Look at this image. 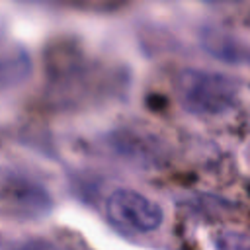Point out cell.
<instances>
[{
	"mask_svg": "<svg viewBox=\"0 0 250 250\" xmlns=\"http://www.w3.org/2000/svg\"><path fill=\"white\" fill-rule=\"evenodd\" d=\"M217 250H250V236L234 230H221L215 236Z\"/></svg>",
	"mask_w": 250,
	"mask_h": 250,
	"instance_id": "cell-6",
	"label": "cell"
},
{
	"mask_svg": "<svg viewBox=\"0 0 250 250\" xmlns=\"http://www.w3.org/2000/svg\"><path fill=\"white\" fill-rule=\"evenodd\" d=\"M6 250H70V248H66L61 242H55L51 238L31 236V238H23V240L12 242Z\"/></svg>",
	"mask_w": 250,
	"mask_h": 250,
	"instance_id": "cell-7",
	"label": "cell"
},
{
	"mask_svg": "<svg viewBox=\"0 0 250 250\" xmlns=\"http://www.w3.org/2000/svg\"><path fill=\"white\" fill-rule=\"evenodd\" d=\"M199 39H201L203 49L215 59H221L230 64H242L246 61H250L248 49L234 35L227 33L225 29H219L213 25L203 27Z\"/></svg>",
	"mask_w": 250,
	"mask_h": 250,
	"instance_id": "cell-4",
	"label": "cell"
},
{
	"mask_svg": "<svg viewBox=\"0 0 250 250\" xmlns=\"http://www.w3.org/2000/svg\"><path fill=\"white\" fill-rule=\"evenodd\" d=\"M53 199L43 184L35 178L0 170V209L18 219H37L51 211Z\"/></svg>",
	"mask_w": 250,
	"mask_h": 250,
	"instance_id": "cell-3",
	"label": "cell"
},
{
	"mask_svg": "<svg viewBox=\"0 0 250 250\" xmlns=\"http://www.w3.org/2000/svg\"><path fill=\"white\" fill-rule=\"evenodd\" d=\"M174 86L182 107L193 115H223L238 100L236 84L221 72L184 68Z\"/></svg>",
	"mask_w": 250,
	"mask_h": 250,
	"instance_id": "cell-1",
	"label": "cell"
},
{
	"mask_svg": "<svg viewBox=\"0 0 250 250\" xmlns=\"http://www.w3.org/2000/svg\"><path fill=\"white\" fill-rule=\"evenodd\" d=\"M105 215L115 229L139 234L156 230L164 221V211L156 201L127 188L113 189L107 195Z\"/></svg>",
	"mask_w": 250,
	"mask_h": 250,
	"instance_id": "cell-2",
	"label": "cell"
},
{
	"mask_svg": "<svg viewBox=\"0 0 250 250\" xmlns=\"http://www.w3.org/2000/svg\"><path fill=\"white\" fill-rule=\"evenodd\" d=\"M31 72V61L23 49H10L0 55V88L21 84Z\"/></svg>",
	"mask_w": 250,
	"mask_h": 250,
	"instance_id": "cell-5",
	"label": "cell"
}]
</instances>
